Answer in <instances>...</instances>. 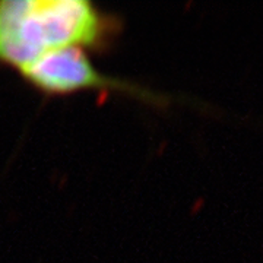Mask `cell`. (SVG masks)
<instances>
[{
	"label": "cell",
	"instance_id": "obj_2",
	"mask_svg": "<svg viewBox=\"0 0 263 263\" xmlns=\"http://www.w3.org/2000/svg\"><path fill=\"white\" fill-rule=\"evenodd\" d=\"M21 78L46 97H66L88 89L129 95L155 107H167L171 98L129 79L105 75L81 47L51 51L18 72Z\"/></svg>",
	"mask_w": 263,
	"mask_h": 263
},
{
	"label": "cell",
	"instance_id": "obj_1",
	"mask_svg": "<svg viewBox=\"0 0 263 263\" xmlns=\"http://www.w3.org/2000/svg\"><path fill=\"white\" fill-rule=\"evenodd\" d=\"M123 28L119 13L91 0H0V65L21 72L69 47L107 54Z\"/></svg>",
	"mask_w": 263,
	"mask_h": 263
}]
</instances>
